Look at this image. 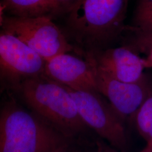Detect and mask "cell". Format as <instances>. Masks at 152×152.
Returning a JSON list of instances; mask_svg holds the SVG:
<instances>
[{
	"label": "cell",
	"mask_w": 152,
	"mask_h": 152,
	"mask_svg": "<svg viewBox=\"0 0 152 152\" xmlns=\"http://www.w3.org/2000/svg\"><path fill=\"white\" fill-rule=\"evenodd\" d=\"M2 31L27 44L46 61L68 53L73 47L48 15L1 16Z\"/></svg>",
	"instance_id": "cell-4"
},
{
	"label": "cell",
	"mask_w": 152,
	"mask_h": 152,
	"mask_svg": "<svg viewBox=\"0 0 152 152\" xmlns=\"http://www.w3.org/2000/svg\"><path fill=\"white\" fill-rule=\"evenodd\" d=\"M47 3L48 0H4L2 9L12 16L45 15Z\"/></svg>",
	"instance_id": "cell-10"
},
{
	"label": "cell",
	"mask_w": 152,
	"mask_h": 152,
	"mask_svg": "<svg viewBox=\"0 0 152 152\" xmlns=\"http://www.w3.org/2000/svg\"><path fill=\"white\" fill-rule=\"evenodd\" d=\"M136 28L137 29H138L139 33L152 32V15L142 22Z\"/></svg>",
	"instance_id": "cell-14"
},
{
	"label": "cell",
	"mask_w": 152,
	"mask_h": 152,
	"mask_svg": "<svg viewBox=\"0 0 152 152\" xmlns=\"http://www.w3.org/2000/svg\"><path fill=\"white\" fill-rule=\"evenodd\" d=\"M66 137L44 120L10 102L1 109L0 152H56Z\"/></svg>",
	"instance_id": "cell-2"
},
{
	"label": "cell",
	"mask_w": 152,
	"mask_h": 152,
	"mask_svg": "<svg viewBox=\"0 0 152 152\" xmlns=\"http://www.w3.org/2000/svg\"><path fill=\"white\" fill-rule=\"evenodd\" d=\"M134 50L136 49L146 53L147 56L143 58L144 64L145 68H152V41L132 48Z\"/></svg>",
	"instance_id": "cell-13"
},
{
	"label": "cell",
	"mask_w": 152,
	"mask_h": 152,
	"mask_svg": "<svg viewBox=\"0 0 152 152\" xmlns=\"http://www.w3.org/2000/svg\"><path fill=\"white\" fill-rule=\"evenodd\" d=\"M97 151L96 152H125V151H121L117 150L112 147L107 145L105 144L102 142H97Z\"/></svg>",
	"instance_id": "cell-16"
},
{
	"label": "cell",
	"mask_w": 152,
	"mask_h": 152,
	"mask_svg": "<svg viewBox=\"0 0 152 152\" xmlns=\"http://www.w3.org/2000/svg\"><path fill=\"white\" fill-rule=\"evenodd\" d=\"M16 90L38 117L65 137L75 136L86 129L87 126L64 85L44 74L24 80Z\"/></svg>",
	"instance_id": "cell-1"
},
{
	"label": "cell",
	"mask_w": 152,
	"mask_h": 152,
	"mask_svg": "<svg viewBox=\"0 0 152 152\" xmlns=\"http://www.w3.org/2000/svg\"><path fill=\"white\" fill-rule=\"evenodd\" d=\"M64 149H61V150H59V151H57V152H65Z\"/></svg>",
	"instance_id": "cell-17"
},
{
	"label": "cell",
	"mask_w": 152,
	"mask_h": 152,
	"mask_svg": "<svg viewBox=\"0 0 152 152\" xmlns=\"http://www.w3.org/2000/svg\"><path fill=\"white\" fill-rule=\"evenodd\" d=\"M152 41V32L139 33L135 42V46H138Z\"/></svg>",
	"instance_id": "cell-15"
},
{
	"label": "cell",
	"mask_w": 152,
	"mask_h": 152,
	"mask_svg": "<svg viewBox=\"0 0 152 152\" xmlns=\"http://www.w3.org/2000/svg\"><path fill=\"white\" fill-rule=\"evenodd\" d=\"M129 0H78L68 13L77 38L92 45L106 43L121 32Z\"/></svg>",
	"instance_id": "cell-3"
},
{
	"label": "cell",
	"mask_w": 152,
	"mask_h": 152,
	"mask_svg": "<svg viewBox=\"0 0 152 152\" xmlns=\"http://www.w3.org/2000/svg\"><path fill=\"white\" fill-rule=\"evenodd\" d=\"M96 88L120 117L131 120L152 91V82L147 77L141 81L127 83L117 80L96 66Z\"/></svg>",
	"instance_id": "cell-7"
},
{
	"label": "cell",
	"mask_w": 152,
	"mask_h": 152,
	"mask_svg": "<svg viewBox=\"0 0 152 152\" xmlns=\"http://www.w3.org/2000/svg\"><path fill=\"white\" fill-rule=\"evenodd\" d=\"M46 61L15 36L0 34L1 78L14 89L24 80L44 74Z\"/></svg>",
	"instance_id": "cell-6"
},
{
	"label": "cell",
	"mask_w": 152,
	"mask_h": 152,
	"mask_svg": "<svg viewBox=\"0 0 152 152\" xmlns=\"http://www.w3.org/2000/svg\"><path fill=\"white\" fill-rule=\"evenodd\" d=\"M78 0H48L46 15L51 17L68 14Z\"/></svg>",
	"instance_id": "cell-11"
},
{
	"label": "cell",
	"mask_w": 152,
	"mask_h": 152,
	"mask_svg": "<svg viewBox=\"0 0 152 152\" xmlns=\"http://www.w3.org/2000/svg\"><path fill=\"white\" fill-rule=\"evenodd\" d=\"M96 67L115 79L136 83L145 79L144 59L130 46H122L91 54Z\"/></svg>",
	"instance_id": "cell-9"
},
{
	"label": "cell",
	"mask_w": 152,
	"mask_h": 152,
	"mask_svg": "<svg viewBox=\"0 0 152 152\" xmlns=\"http://www.w3.org/2000/svg\"><path fill=\"white\" fill-rule=\"evenodd\" d=\"M96 64L92 54L87 60L64 53L46 63L44 75L75 91H97Z\"/></svg>",
	"instance_id": "cell-8"
},
{
	"label": "cell",
	"mask_w": 152,
	"mask_h": 152,
	"mask_svg": "<svg viewBox=\"0 0 152 152\" xmlns=\"http://www.w3.org/2000/svg\"><path fill=\"white\" fill-rule=\"evenodd\" d=\"M65 87L71 93L85 124L108 141L111 147L125 151L127 138L124 121L107 99L98 91H75Z\"/></svg>",
	"instance_id": "cell-5"
},
{
	"label": "cell",
	"mask_w": 152,
	"mask_h": 152,
	"mask_svg": "<svg viewBox=\"0 0 152 152\" xmlns=\"http://www.w3.org/2000/svg\"><path fill=\"white\" fill-rule=\"evenodd\" d=\"M152 15V0H139L136 7L134 22L136 27Z\"/></svg>",
	"instance_id": "cell-12"
}]
</instances>
